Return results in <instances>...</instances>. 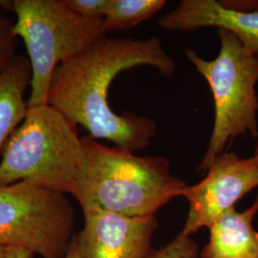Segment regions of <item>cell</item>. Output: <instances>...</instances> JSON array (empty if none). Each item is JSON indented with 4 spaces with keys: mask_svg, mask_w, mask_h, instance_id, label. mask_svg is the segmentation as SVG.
<instances>
[{
    "mask_svg": "<svg viewBox=\"0 0 258 258\" xmlns=\"http://www.w3.org/2000/svg\"><path fill=\"white\" fill-rule=\"evenodd\" d=\"M150 66L165 77L175 71L174 60L156 37L148 39L99 37L79 55L58 65L53 75L48 104L93 138L104 139L135 152L148 148L156 134L152 119L112 110L108 90L120 72Z\"/></svg>",
    "mask_w": 258,
    "mask_h": 258,
    "instance_id": "6da1fadb",
    "label": "cell"
},
{
    "mask_svg": "<svg viewBox=\"0 0 258 258\" xmlns=\"http://www.w3.org/2000/svg\"><path fill=\"white\" fill-rule=\"evenodd\" d=\"M86 166L73 195L83 212H106L130 217L154 216L186 184L164 157L137 156L127 148L106 147L85 135Z\"/></svg>",
    "mask_w": 258,
    "mask_h": 258,
    "instance_id": "7a4b0ae2",
    "label": "cell"
},
{
    "mask_svg": "<svg viewBox=\"0 0 258 258\" xmlns=\"http://www.w3.org/2000/svg\"><path fill=\"white\" fill-rule=\"evenodd\" d=\"M86 161L77 125L49 104L28 106L22 124L3 148L0 185L28 181L72 194Z\"/></svg>",
    "mask_w": 258,
    "mask_h": 258,
    "instance_id": "3957f363",
    "label": "cell"
},
{
    "mask_svg": "<svg viewBox=\"0 0 258 258\" xmlns=\"http://www.w3.org/2000/svg\"><path fill=\"white\" fill-rule=\"evenodd\" d=\"M218 36L220 51L212 60L204 59L194 49L184 51L209 83L214 102L212 136L198 166L199 172H207L228 142L239 136L258 138V55L248 51L229 31L218 29Z\"/></svg>",
    "mask_w": 258,
    "mask_h": 258,
    "instance_id": "277c9868",
    "label": "cell"
},
{
    "mask_svg": "<svg viewBox=\"0 0 258 258\" xmlns=\"http://www.w3.org/2000/svg\"><path fill=\"white\" fill-rule=\"evenodd\" d=\"M15 33L23 38L32 68L28 106L48 104L57 66L79 55L104 36L102 20L79 16L64 0H15Z\"/></svg>",
    "mask_w": 258,
    "mask_h": 258,
    "instance_id": "5b68a950",
    "label": "cell"
},
{
    "mask_svg": "<svg viewBox=\"0 0 258 258\" xmlns=\"http://www.w3.org/2000/svg\"><path fill=\"white\" fill-rule=\"evenodd\" d=\"M74 225V208L66 194L28 181L0 185V246L64 258Z\"/></svg>",
    "mask_w": 258,
    "mask_h": 258,
    "instance_id": "8992f818",
    "label": "cell"
},
{
    "mask_svg": "<svg viewBox=\"0 0 258 258\" xmlns=\"http://www.w3.org/2000/svg\"><path fill=\"white\" fill-rule=\"evenodd\" d=\"M257 186L258 155L241 158L233 152H223L202 181L185 185L182 196L187 200L189 209L181 231L191 236L203 228L209 229Z\"/></svg>",
    "mask_w": 258,
    "mask_h": 258,
    "instance_id": "52a82bcc",
    "label": "cell"
},
{
    "mask_svg": "<svg viewBox=\"0 0 258 258\" xmlns=\"http://www.w3.org/2000/svg\"><path fill=\"white\" fill-rule=\"evenodd\" d=\"M83 229L74 239L79 258H148L158 227L156 216L130 217L85 212Z\"/></svg>",
    "mask_w": 258,
    "mask_h": 258,
    "instance_id": "ba28073f",
    "label": "cell"
},
{
    "mask_svg": "<svg viewBox=\"0 0 258 258\" xmlns=\"http://www.w3.org/2000/svg\"><path fill=\"white\" fill-rule=\"evenodd\" d=\"M167 31H192L216 27L231 32L244 47L258 55V11L237 12L216 0H182L175 9L159 20Z\"/></svg>",
    "mask_w": 258,
    "mask_h": 258,
    "instance_id": "9c48e42d",
    "label": "cell"
},
{
    "mask_svg": "<svg viewBox=\"0 0 258 258\" xmlns=\"http://www.w3.org/2000/svg\"><path fill=\"white\" fill-rule=\"evenodd\" d=\"M258 212L255 201L244 212L232 209L209 228L210 240L200 258H258V232L253 219Z\"/></svg>",
    "mask_w": 258,
    "mask_h": 258,
    "instance_id": "30bf717a",
    "label": "cell"
},
{
    "mask_svg": "<svg viewBox=\"0 0 258 258\" xmlns=\"http://www.w3.org/2000/svg\"><path fill=\"white\" fill-rule=\"evenodd\" d=\"M32 80V68L28 57L15 56L0 73V149L28 110L24 93Z\"/></svg>",
    "mask_w": 258,
    "mask_h": 258,
    "instance_id": "8fae6325",
    "label": "cell"
},
{
    "mask_svg": "<svg viewBox=\"0 0 258 258\" xmlns=\"http://www.w3.org/2000/svg\"><path fill=\"white\" fill-rule=\"evenodd\" d=\"M166 3L165 0H109L102 19V32L134 28L156 15Z\"/></svg>",
    "mask_w": 258,
    "mask_h": 258,
    "instance_id": "7c38bea8",
    "label": "cell"
},
{
    "mask_svg": "<svg viewBox=\"0 0 258 258\" xmlns=\"http://www.w3.org/2000/svg\"><path fill=\"white\" fill-rule=\"evenodd\" d=\"M199 249L191 236L182 231L166 246L152 249L148 258H198Z\"/></svg>",
    "mask_w": 258,
    "mask_h": 258,
    "instance_id": "4fadbf2b",
    "label": "cell"
},
{
    "mask_svg": "<svg viewBox=\"0 0 258 258\" xmlns=\"http://www.w3.org/2000/svg\"><path fill=\"white\" fill-rule=\"evenodd\" d=\"M17 37L15 23L9 19L0 16V73L15 57Z\"/></svg>",
    "mask_w": 258,
    "mask_h": 258,
    "instance_id": "5bb4252c",
    "label": "cell"
},
{
    "mask_svg": "<svg viewBox=\"0 0 258 258\" xmlns=\"http://www.w3.org/2000/svg\"><path fill=\"white\" fill-rule=\"evenodd\" d=\"M65 4L85 19L102 20L109 4V0H64Z\"/></svg>",
    "mask_w": 258,
    "mask_h": 258,
    "instance_id": "9a60e30c",
    "label": "cell"
},
{
    "mask_svg": "<svg viewBox=\"0 0 258 258\" xmlns=\"http://www.w3.org/2000/svg\"><path fill=\"white\" fill-rule=\"evenodd\" d=\"M227 9L237 12H255L258 11V1H220Z\"/></svg>",
    "mask_w": 258,
    "mask_h": 258,
    "instance_id": "2e32d148",
    "label": "cell"
},
{
    "mask_svg": "<svg viewBox=\"0 0 258 258\" xmlns=\"http://www.w3.org/2000/svg\"><path fill=\"white\" fill-rule=\"evenodd\" d=\"M34 256L35 254L27 249L0 246V258H34Z\"/></svg>",
    "mask_w": 258,
    "mask_h": 258,
    "instance_id": "e0dca14e",
    "label": "cell"
},
{
    "mask_svg": "<svg viewBox=\"0 0 258 258\" xmlns=\"http://www.w3.org/2000/svg\"><path fill=\"white\" fill-rule=\"evenodd\" d=\"M64 258H79V253H78V249H77V245L75 242L74 236L71 240V243L69 245V248L65 254Z\"/></svg>",
    "mask_w": 258,
    "mask_h": 258,
    "instance_id": "ac0fdd59",
    "label": "cell"
},
{
    "mask_svg": "<svg viewBox=\"0 0 258 258\" xmlns=\"http://www.w3.org/2000/svg\"><path fill=\"white\" fill-rule=\"evenodd\" d=\"M254 154H255V155H258V141L257 145H256V148H255V152H254Z\"/></svg>",
    "mask_w": 258,
    "mask_h": 258,
    "instance_id": "d6986e66",
    "label": "cell"
},
{
    "mask_svg": "<svg viewBox=\"0 0 258 258\" xmlns=\"http://www.w3.org/2000/svg\"><path fill=\"white\" fill-rule=\"evenodd\" d=\"M256 201L258 202V195H257V199H256Z\"/></svg>",
    "mask_w": 258,
    "mask_h": 258,
    "instance_id": "ffe728a7",
    "label": "cell"
}]
</instances>
